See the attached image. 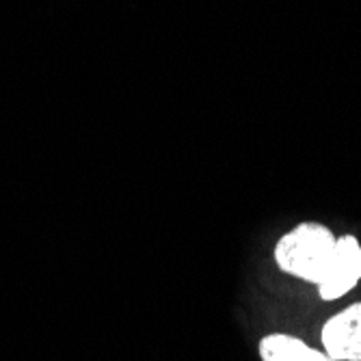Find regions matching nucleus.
<instances>
[{
    "label": "nucleus",
    "mask_w": 361,
    "mask_h": 361,
    "mask_svg": "<svg viewBox=\"0 0 361 361\" xmlns=\"http://www.w3.org/2000/svg\"><path fill=\"white\" fill-rule=\"evenodd\" d=\"M336 240L331 227L303 221L277 240L273 255L281 273L318 286L329 269Z\"/></svg>",
    "instance_id": "nucleus-1"
},
{
    "label": "nucleus",
    "mask_w": 361,
    "mask_h": 361,
    "mask_svg": "<svg viewBox=\"0 0 361 361\" xmlns=\"http://www.w3.org/2000/svg\"><path fill=\"white\" fill-rule=\"evenodd\" d=\"M361 279V243L353 234L338 236L334 257L322 281L316 286L322 301H338Z\"/></svg>",
    "instance_id": "nucleus-2"
},
{
    "label": "nucleus",
    "mask_w": 361,
    "mask_h": 361,
    "mask_svg": "<svg viewBox=\"0 0 361 361\" xmlns=\"http://www.w3.org/2000/svg\"><path fill=\"white\" fill-rule=\"evenodd\" d=\"M320 342L334 361H361V301L350 303L326 320Z\"/></svg>",
    "instance_id": "nucleus-3"
},
{
    "label": "nucleus",
    "mask_w": 361,
    "mask_h": 361,
    "mask_svg": "<svg viewBox=\"0 0 361 361\" xmlns=\"http://www.w3.org/2000/svg\"><path fill=\"white\" fill-rule=\"evenodd\" d=\"M257 353L262 361H334L324 350L312 348L297 336L269 334L259 340Z\"/></svg>",
    "instance_id": "nucleus-4"
}]
</instances>
